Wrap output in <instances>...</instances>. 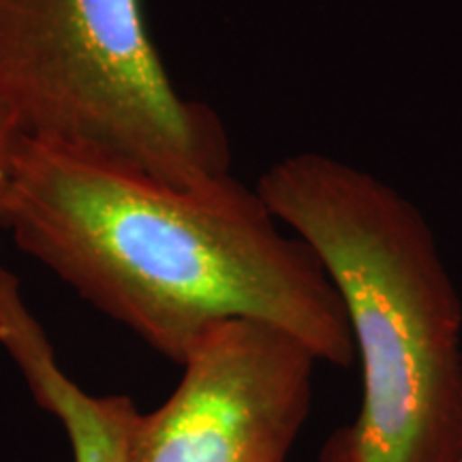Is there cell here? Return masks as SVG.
<instances>
[{"label":"cell","instance_id":"cell-1","mask_svg":"<svg viewBox=\"0 0 462 462\" xmlns=\"http://www.w3.org/2000/svg\"><path fill=\"white\" fill-rule=\"evenodd\" d=\"M0 227L173 364L229 319L281 328L332 366L356 360L319 257L234 176L180 189L101 150L22 137Z\"/></svg>","mask_w":462,"mask_h":462},{"label":"cell","instance_id":"cell-2","mask_svg":"<svg viewBox=\"0 0 462 462\" xmlns=\"http://www.w3.org/2000/svg\"><path fill=\"white\" fill-rule=\"evenodd\" d=\"M255 189L319 257L360 357V411L319 462H462V298L420 208L321 152L281 159Z\"/></svg>","mask_w":462,"mask_h":462},{"label":"cell","instance_id":"cell-3","mask_svg":"<svg viewBox=\"0 0 462 462\" xmlns=\"http://www.w3.org/2000/svg\"><path fill=\"white\" fill-rule=\"evenodd\" d=\"M0 106L22 137L101 150L173 187L231 176L221 116L176 90L142 0H0Z\"/></svg>","mask_w":462,"mask_h":462},{"label":"cell","instance_id":"cell-4","mask_svg":"<svg viewBox=\"0 0 462 462\" xmlns=\"http://www.w3.org/2000/svg\"><path fill=\"white\" fill-rule=\"evenodd\" d=\"M317 362L270 323H217L189 349L171 396L137 415L131 462H287L313 407Z\"/></svg>","mask_w":462,"mask_h":462},{"label":"cell","instance_id":"cell-5","mask_svg":"<svg viewBox=\"0 0 462 462\" xmlns=\"http://www.w3.org/2000/svg\"><path fill=\"white\" fill-rule=\"evenodd\" d=\"M0 345L39 407L60 420L73 462H131V432L140 415L135 402L120 394L92 396L62 371L7 268L0 273Z\"/></svg>","mask_w":462,"mask_h":462},{"label":"cell","instance_id":"cell-6","mask_svg":"<svg viewBox=\"0 0 462 462\" xmlns=\"http://www.w3.org/2000/svg\"><path fill=\"white\" fill-rule=\"evenodd\" d=\"M22 135L11 118V114L0 106V215H3L5 198H7V189L11 180V167H14V157L17 143Z\"/></svg>","mask_w":462,"mask_h":462},{"label":"cell","instance_id":"cell-7","mask_svg":"<svg viewBox=\"0 0 462 462\" xmlns=\"http://www.w3.org/2000/svg\"><path fill=\"white\" fill-rule=\"evenodd\" d=\"M3 268H5V265H3V263H0V270H3Z\"/></svg>","mask_w":462,"mask_h":462}]
</instances>
